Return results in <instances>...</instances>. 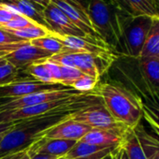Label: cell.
I'll return each instance as SVG.
<instances>
[{
    "label": "cell",
    "mask_w": 159,
    "mask_h": 159,
    "mask_svg": "<svg viewBox=\"0 0 159 159\" xmlns=\"http://www.w3.org/2000/svg\"><path fill=\"white\" fill-rule=\"evenodd\" d=\"M46 66L52 77V80L55 84H61V70H60V66L57 64H54L48 59L45 61Z\"/></svg>",
    "instance_id": "obj_30"
},
{
    "label": "cell",
    "mask_w": 159,
    "mask_h": 159,
    "mask_svg": "<svg viewBox=\"0 0 159 159\" xmlns=\"http://www.w3.org/2000/svg\"><path fill=\"white\" fill-rule=\"evenodd\" d=\"M25 153H26V150L23 151V152H17V153H13V154H10V155L4 156V157L0 158V159H21Z\"/></svg>",
    "instance_id": "obj_36"
},
{
    "label": "cell",
    "mask_w": 159,
    "mask_h": 159,
    "mask_svg": "<svg viewBox=\"0 0 159 159\" xmlns=\"http://www.w3.org/2000/svg\"><path fill=\"white\" fill-rule=\"evenodd\" d=\"M102 98L110 113L128 128H135L143 119V110L139 98L125 85L117 83L98 84L93 91Z\"/></svg>",
    "instance_id": "obj_3"
},
{
    "label": "cell",
    "mask_w": 159,
    "mask_h": 159,
    "mask_svg": "<svg viewBox=\"0 0 159 159\" xmlns=\"http://www.w3.org/2000/svg\"><path fill=\"white\" fill-rule=\"evenodd\" d=\"M101 102L102 98L94 92L89 94H76L66 98L49 101L35 106L1 111L0 112V124L27 120L60 110L78 111Z\"/></svg>",
    "instance_id": "obj_4"
},
{
    "label": "cell",
    "mask_w": 159,
    "mask_h": 159,
    "mask_svg": "<svg viewBox=\"0 0 159 159\" xmlns=\"http://www.w3.org/2000/svg\"><path fill=\"white\" fill-rule=\"evenodd\" d=\"M51 56V53L33 46L30 41H28L16 51L6 55L4 58L17 69L24 70L32 64L46 61Z\"/></svg>",
    "instance_id": "obj_10"
},
{
    "label": "cell",
    "mask_w": 159,
    "mask_h": 159,
    "mask_svg": "<svg viewBox=\"0 0 159 159\" xmlns=\"http://www.w3.org/2000/svg\"><path fill=\"white\" fill-rule=\"evenodd\" d=\"M17 122H10V123H2V124H0V134H4V133L10 131L17 124Z\"/></svg>",
    "instance_id": "obj_33"
},
{
    "label": "cell",
    "mask_w": 159,
    "mask_h": 159,
    "mask_svg": "<svg viewBox=\"0 0 159 159\" xmlns=\"http://www.w3.org/2000/svg\"><path fill=\"white\" fill-rule=\"evenodd\" d=\"M98 82L99 80L84 74L71 84V88L81 94H89L95 90Z\"/></svg>",
    "instance_id": "obj_26"
},
{
    "label": "cell",
    "mask_w": 159,
    "mask_h": 159,
    "mask_svg": "<svg viewBox=\"0 0 159 159\" xmlns=\"http://www.w3.org/2000/svg\"><path fill=\"white\" fill-rule=\"evenodd\" d=\"M52 2L57 6L79 29H81L88 37L104 41L96 32L89 16L83 12L74 3L69 0H52Z\"/></svg>",
    "instance_id": "obj_11"
},
{
    "label": "cell",
    "mask_w": 159,
    "mask_h": 159,
    "mask_svg": "<svg viewBox=\"0 0 159 159\" xmlns=\"http://www.w3.org/2000/svg\"><path fill=\"white\" fill-rule=\"evenodd\" d=\"M36 25H38V24L29 20L28 18H26L21 14H17L9 23H7L5 25L0 27V29H2V30H19V29L25 28V27L34 26Z\"/></svg>",
    "instance_id": "obj_28"
},
{
    "label": "cell",
    "mask_w": 159,
    "mask_h": 159,
    "mask_svg": "<svg viewBox=\"0 0 159 159\" xmlns=\"http://www.w3.org/2000/svg\"><path fill=\"white\" fill-rule=\"evenodd\" d=\"M17 14L16 11L6 3H0V27L5 25Z\"/></svg>",
    "instance_id": "obj_29"
},
{
    "label": "cell",
    "mask_w": 159,
    "mask_h": 159,
    "mask_svg": "<svg viewBox=\"0 0 159 159\" xmlns=\"http://www.w3.org/2000/svg\"><path fill=\"white\" fill-rule=\"evenodd\" d=\"M87 14L96 32L120 55L123 30L132 16L119 0H89Z\"/></svg>",
    "instance_id": "obj_1"
},
{
    "label": "cell",
    "mask_w": 159,
    "mask_h": 159,
    "mask_svg": "<svg viewBox=\"0 0 159 159\" xmlns=\"http://www.w3.org/2000/svg\"><path fill=\"white\" fill-rule=\"evenodd\" d=\"M31 1H33V2H35V3H37V4H39L40 6L46 8V7L51 3L52 0H31Z\"/></svg>",
    "instance_id": "obj_37"
},
{
    "label": "cell",
    "mask_w": 159,
    "mask_h": 159,
    "mask_svg": "<svg viewBox=\"0 0 159 159\" xmlns=\"http://www.w3.org/2000/svg\"><path fill=\"white\" fill-rule=\"evenodd\" d=\"M152 22V17L146 15L135 16L130 19L123 30L120 50L121 56L133 59L140 56Z\"/></svg>",
    "instance_id": "obj_5"
},
{
    "label": "cell",
    "mask_w": 159,
    "mask_h": 159,
    "mask_svg": "<svg viewBox=\"0 0 159 159\" xmlns=\"http://www.w3.org/2000/svg\"><path fill=\"white\" fill-rule=\"evenodd\" d=\"M5 31L25 41H31L33 39L47 37L52 33L46 27L41 26L39 25H36L34 26H29V27L23 28V29H19V30H5Z\"/></svg>",
    "instance_id": "obj_21"
},
{
    "label": "cell",
    "mask_w": 159,
    "mask_h": 159,
    "mask_svg": "<svg viewBox=\"0 0 159 159\" xmlns=\"http://www.w3.org/2000/svg\"><path fill=\"white\" fill-rule=\"evenodd\" d=\"M43 14H44L45 21L48 25L49 30L55 35L93 39V38L88 37L81 29H79L68 19V17L57 6H55L52 1L44 9ZM98 40H99V39H98Z\"/></svg>",
    "instance_id": "obj_8"
},
{
    "label": "cell",
    "mask_w": 159,
    "mask_h": 159,
    "mask_svg": "<svg viewBox=\"0 0 159 159\" xmlns=\"http://www.w3.org/2000/svg\"><path fill=\"white\" fill-rule=\"evenodd\" d=\"M69 1H71L72 3H74L83 12H84V13L87 14V9H88L89 0H69Z\"/></svg>",
    "instance_id": "obj_32"
},
{
    "label": "cell",
    "mask_w": 159,
    "mask_h": 159,
    "mask_svg": "<svg viewBox=\"0 0 159 159\" xmlns=\"http://www.w3.org/2000/svg\"><path fill=\"white\" fill-rule=\"evenodd\" d=\"M139 57L159 58V16L152 17V25Z\"/></svg>",
    "instance_id": "obj_19"
},
{
    "label": "cell",
    "mask_w": 159,
    "mask_h": 159,
    "mask_svg": "<svg viewBox=\"0 0 159 159\" xmlns=\"http://www.w3.org/2000/svg\"><path fill=\"white\" fill-rule=\"evenodd\" d=\"M110 147H104L99 145H94L89 143H84L82 141H77L76 144L72 147V149L64 156L65 159H76L84 156H88L95 152H98L101 150H104Z\"/></svg>",
    "instance_id": "obj_23"
},
{
    "label": "cell",
    "mask_w": 159,
    "mask_h": 159,
    "mask_svg": "<svg viewBox=\"0 0 159 159\" xmlns=\"http://www.w3.org/2000/svg\"><path fill=\"white\" fill-rule=\"evenodd\" d=\"M116 150H117V149H116ZM116 150H115V151H116ZM115 151H114L113 152H111V153L108 154L107 156H105V157H104V158H102V159H115V156H114Z\"/></svg>",
    "instance_id": "obj_38"
},
{
    "label": "cell",
    "mask_w": 159,
    "mask_h": 159,
    "mask_svg": "<svg viewBox=\"0 0 159 159\" xmlns=\"http://www.w3.org/2000/svg\"><path fill=\"white\" fill-rule=\"evenodd\" d=\"M19 41H23V40L5 30L0 29V45L14 43V42H19Z\"/></svg>",
    "instance_id": "obj_31"
},
{
    "label": "cell",
    "mask_w": 159,
    "mask_h": 159,
    "mask_svg": "<svg viewBox=\"0 0 159 159\" xmlns=\"http://www.w3.org/2000/svg\"><path fill=\"white\" fill-rule=\"evenodd\" d=\"M61 157L53 156V155H49V154H42V153H38L30 157L29 159H59Z\"/></svg>",
    "instance_id": "obj_35"
},
{
    "label": "cell",
    "mask_w": 159,
    "mask_h": 159,
    "mask_svg": "<svg viewBox=\"0 0 159 159\" xmlns=\"http://www.w3.org/2000/svg\"><path fill=\"white\" fill-rule=\"evenodd\" d=\"M69 119L84 124L91 128L98 129H124L128 128L118 122L107 110L103 101L101 103L84 108L71 113Z\"/></svg>",
    "instance_id": "obj_6"
},
{
    "label": "cell",
    "mask_w": 159,
    "mask_h": 159,
    "mask_svg": "<svg viewBox=\"0 0 159 159\" xmlns=\"http://www.w3.org/2000/svg\"><path fill=\"white\" fill-rule=\"evenodd\" d=\"M76 140L59 139H49L42 137L34 142L26 150L29 157L35 154L42 153L49 154L57 157H64L76 144Z\"/></svg>",
    "instance_id": "obj_12"
},
{
    "label": "cell",
    "mask_w": 159,
    "mask_h": 159,
    "mask_svg": "<svg viewBox=\"0 0 159 159\" xmlns=\"http://www.w3.org/2000/svg\"><path fill=\"white\" fill-rule=\"evenodd\" d=\"M22 70L17 69L9 62L0 66V86H4L19 81H27V80H34L33 78L21 77Z\"/></svg>",
    "instance_id": "obj_22"
},
{
    "label": "cell",
    "mask_w": 159,
    "mask_h": 159,
    "mask_svg": "<svg viewBox=\"0 0 159 159\" xmlns=\"http://www.w3.org/2000/svg\"><path fill=\"white\" fill-rule=\"evenodd\" d=\"M61 159H65V158H64V157H62V158H61Z\"/></svg>",
    "instance_id": "obj_43"
},
{
    "label": "cell",
    "mask_w": 159,
    "mask_h": 159,
    "mask_svg": "<svg viewBox=\"0 0 159 159\" xmlns=\"http://www.w3.org/2000/svg\"><path fill=\"white\" fill-rule=\"evenodd\" d=\"M132 16H159V0H119Z\"/></svg>",
    "instance_id": "obj_17"
},
{
    "label": "cell",
    "mask_w": 159,
    "mask_h": 159,
    "mask_svg": "<svg viewBox=\"0 0 159 159\" xmlns=\"http://www.w3.org/2000/svg\"><path fill=\"white\" fill-rule=\"evenodd\" d=\"M114 156H115V159H128V157H127L125 150L122 148V146L117 148V150L115 151Z\"/></svg>",
    "instance_id": "obj_34"
},
{
    "label": "cell",
    "mask_w": 159,
    "mask_h": 159,
    "mask_svg": "<svg viewBox=\"0 0 159 159\" xmlns=\"http://www.w3.org/2000/svg\"><path fill=\"white\" fill-rule=\"evenodd\" d=\"M6 62H7V61L5 60L4 57H0V66H1V65H4Z\"/></svg>",
    "instance_id": "obj_39"
},
{
    "label": "cell",
    "mask_w": 159,
    "mask_h": 159,
    "mask_svg": "<svg viewBox=\"0 0 159 159\" xmlns=\"http://www.w3.org/2000/svg\"><path fill=\"white\" fill-rule=\"evenodd\" d=\"M121 146L125 150L128 159H148L134 128L126 130Z\"/></svg>",
    "instance_id": "obj_20"
},
{
    "label": "cell",
    "mask_w": 159,
    "mask_h": 159,
    "mask_svg": "<svg viewBox=\"0 0 159 159\" xmlns=\"http://www.w3.org/2000/svg\"><path fill=\"white\" fill-rule=\"evenodd\" d=\"M61 158H62V157H61ZM61 158H59V159H61Z\"/></svg>",
    "instance_id": "obj_44"
},
{
    "label": "cell",
    "mask_w": 159,
    "mask_h": 159,
    "mask_svg": "<svg viewBox=\"0 0 159 159\" xmlns=\"http://www.w3.org/2000/svg\"><path fill=\"white\" fill-rule=\"evenodd\" d=\"M6 133H7V132H6ZM6 133H4V134H0V141H1V139H3V137H4V135H5Z\"/></svg>",
    "instance_id": "obj_42"
},
{
    "label": "cell",
    "mask_w": 159,
    "mask_h": 159,
    "mask_svg": "<svg viewBox=\"0 0 159 159\" xmlns=\"http://www.w3.org/2000/svg\"><path fill=\"white\" fill-rule=\"evenodd\" d=\"M72 89L62 84H44L36 80H27V81H19L4 86H0V100L14 99L28 95Z\"/></svg>",
    "instance_id": "obj_7"
},
{
    "label": "cell",
    "mask_w": 159,
    "mask_h": 159,
    "mask_svg": "<svg viewBox=\"0 0 159 159\" xmlns=\"http://www.w3.org/2000/svg\"><path fill=\"white\" fill-rule=\"evenodd\" d=\"M73 112L69 110H60L18 121L0 141V158L27 150L29 146L42 138L48 129L66 120Z\"/></svg>",
    "instance_id": "obj_2"
},
{
    "label": "cell",
    "mask_w": 159,
    "mask_h": 159,
    "mask_svg": "<svg viewBox=\"0 0 159 159\" xmlns=\"http://www.w3.org/2000/svg\"><path fill=\"white\" fill-rule=\"evenodd\" d=\"M76 94H81V93L77 92L74 89H66V90H59V91L36 93V94L28 95V96L14 98V99L4 100L3 103H0V112L5 111L18 110L22 108L42 104V103L49 102V101L62 99V98H66Z\"/></svg>",
    "instance_id": "obj_9"
},
{
    "label": "cell",
    "mask_w": 159,
    "mask_h": 159,
    "mask_svg": "<svg viewBox=\"0 0 159 159\" xmlns=\"http://www.w3.org/2000/svg\"><path fill=\"white\" fill-rule=\"evenodd\" d=\"M148 159H159V137L147 132L140 123L134 128Z\"/></svg>",
    "instance_id": "obj_18"
},
{
    "label": "cell",
    "mask_w": 159,
    "mask_h": 159,
    "mask_svg": "<svg viewBox=\"0 0 159 159\" xmlns=\"http://www.w3.org/2000/svg\"><path fill=\"white\" fill-rule=\"evenodd\" d=\"M60 70H61V84L71 88V84L81 78L83 75H84L82 71L75 67H70V66H60Z\"/></svg>",
    "instance_id": "obj_27"
},
{
    "label": "cell",
    "mask_w": 159,
    "mask_h": 159,
    "mask_svg": "<svg viewBox=\"0 0 159 159\" xmlns=\"http://www.w3.org/2000/svg\"><path fill=\"white\" fill-rule=\"evenodd\" d=\"M23 71L25 74L32 77L36 81H39L44 84H55L46 66L45 61L32 64L29 66H27L25 69H24Z\"/></svg>",
    "instance_id": "obj_24"
},
{
    "label": "cell",
    "mask_w": 159,
    "mask_h": 159,
    "mask_svg": "<svg viewBox=\"0 0 159 159\" xmlns=\"http://www.w3.org/2000/svg\"><path fill=\"white\" fill-rule=\"evenodd\" d=\"M7 4L12 7L17 13L49 29L43 14L45 9L44 7L31 1V0H11Z\"/></svg>",
    "instance_id": "obj_16"
},
{
    "label": "cell",
    "mask_w": 159,
    "mask_h": 159,
    "mask_svg": "<svg viewBox=\"0 0 159 159\" xmlns=\"http://www.w3.org/2000/svg\"><path fill=\"white\" fill-rule=\"evenodd\" d=\"M137 72L152 88L159 91V58L139 57L134 59Z\"/></svg>",
    "instance_id": "obj_15"
},
{
    "label": "cell",
    "mask_w": 159,
    "mask_h": 159,
    "mask_svg": "<svg viewBox=\"0 0 159 159\" xmlns=\"http://www.w3.org/2000/svg\"><path fill=\"white\" fill-rule=\"evenodd\" d=\"M29 158H30V157H29V155L27 154V152H26V153H25V154L21 159H29Z\"/></svg>",
    "instance_id": "obj_40"
},
{
    "label": "cell",
    "mask_w": 159,
    "mask_h": 159,
    "mask_svg": "<svg viewBox=\"0 0 159 159\" xmlns=\"http://www.w3.org/2000/svg\"><path fill=\"white\" fill-rule=\"evenodd\" d=\"M128 128L124 129H98L92 128L80 141L104 147H120L125 134Z\"/></svg>",
    "instance_id": "obj_14"
},
{
    "label": "cell",
    "mask_w": 159,
    "mask_h": 159,
    "mask_svg": "<svg viewBox=\"0 0 159 159\" xmlns=\"http://www.w3.org/2000/svg\"><path fill=\"white\" fill-rule=\"evenodd\" d=\"M92 128L84 124L69 119L68 117L53 125L46 131L44 137L49 139H59L79 141L84 138Z\"/></svg>",
    "instance_id": "obj_13"
},
{
    "label": "cell",
    "mask_w": 159,
    "mask_h": 159,
    "mask_svg": "<svg viewBox=\"0 0 159 159\" xmlns=\"http://www.w3.org/2000/svg\"><path fill=\"white\" fill-rule=\"evenodd\" d=\"M11 1V0H0V3H9Z\"/></svg>",
    "instance_id": "obj_41"
},
{
    "label": "cell",
    "mask_w": 159,
    "mask_h": 159,
    "mask_svg": "<svg viewBox=\"0 0 159 159\" xmlns=\"http://www.w3.org/2000/svg\"><path fill=\"white\" fill-rule=\"evenodd\" d=\"M52 34L50 36H47V37L33 39V40L30 41V43L33 46L38 47V48L51 53L52 55L57 54V53H60V52H64L65 50H66L65 46L58 39H56Z\"/></svg>",
    "instance_id": "obj_25"
}]
</instances>
